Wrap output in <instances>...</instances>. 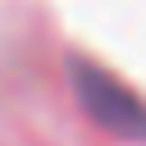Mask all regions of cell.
Here are the masks:
<instances>
[{"label":"cell","instance_id":"6da1fadb","mask_svg":"<svg viewBox=\"0 0 146 146\" xmlns=\"http://www.w3.org/2000/svg\"><path fill=\"white\" fill-rule=\"evenodd\" d=\"M73 68V87L82 96V105L91 110V119H100L110 132L119 137H132V141H146V105L105 68L87 64V59H68Z\"/></svg>","mask_w":146,"mask_h":146}]
</instances>
